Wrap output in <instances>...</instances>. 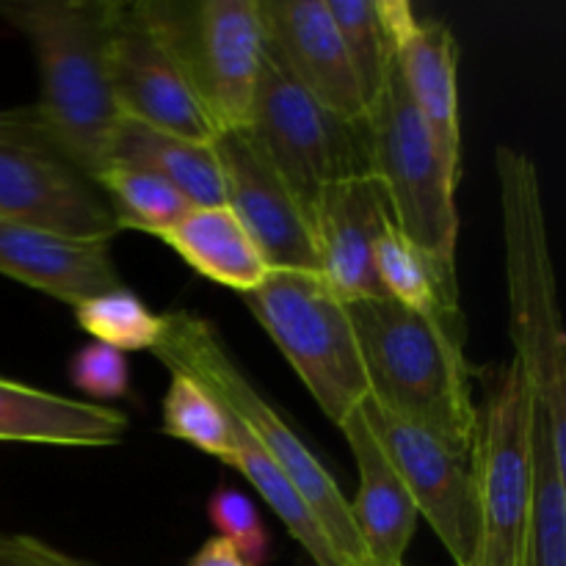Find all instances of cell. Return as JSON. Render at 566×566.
<instances>
[{"label": "cell", "instance_id": "8fae6325", "mask_svg": "<svg viewBox=\"0 0 566 566\" xmlns=\"http://www.w3.org/2000/svg\"><path fill=\"white\" fill-rule=\"evenodd\" d=\"M108 77L119 116L199 144H213L219 136L138 3L114 0L111 6Z\"/></svg>", "mask_w": 566, "mask_h": 566}, {"label": "cell", "instance_id": "7c38bea8", "mask_svg": "<svg viewBox=\"0 0 566 566\" xmlns=\"http://www.w3.org/2000/svg\"><path fill=\"white\" fill-rule=\"evenodd\" d=\"M363 412L412 495L418 517L434 528L457 566H473L479 547V512L470 459L457 457L442 442L403 420L392 418L370 398Z\"/></svg>", "mask_w": 566, "mask_h": 566}, {"label": "cell", "instance_id": "6da1fadb", "mask_svg": "<svg viewBox=\"0 0 566 566\" xmlns=\"http://www.w3.org/2000/svg\"><path fill=\"white\" fill-rule=\"evenodd\" d=\"M370 401L470 459L479 403L464 352V315H423L392 298L346 302Z\"/></svg>", "mask_w": 566, "mask_h": 566}, {"label": "cell", "instance_id": "9a60e30c", "mask_svg": "<svg viewBox=\"0 0 566 566\" xmlns=\"http://www.w3.org/2000/svg\"><path fill=\"white\" fill-rule=\"evenodd\" d=\"M260 11L271 55L287 75L337 119L363 122L368 105L326 0H260Z\"/></svg>", "mask_w": 566, "mask_h": 566}, {"label": "cell", "instance_id": "2e32d148", "mask_svg": "<svg viewBox=\"0 0 566 566\" xmlns=\"http://www.w3.org/2000/svg\"><path fill=\"white\" fill-rule=\"evenodd\" d=\"M387 221L385 199L370 175L348 177L321 191L313 210L318 274L343 302L385 298L376 247Z\"/></svg>", "mask_w": 566, "mask_h": 566}, {"label": "cell", "instance_id": "ac0fdd59", "mask_svg": "<svg viewBox=\"0 0 566 566\" xmlns=\"http://www.w3.org/2000/svg\"><path fill=\"white\" fill-rule=\"evenodd\" d=\"M337 429L346 437L359 473V490L348 506L359 542L374 566H403V556L415 536L418 509L392 468L390 457L376 440L363 407L354 409Z\"/></svg>", "mask_w": 566, "mask_h": 566}, {"label": "cell", "instance_id": "7a4b0ae2", "mask_svg": "<svg viewBox=\"0 0 566 566\" xmlns=\"http://www.w3.org/2000/svg\"><path fill=\"white\" fill-rule=\"evenodd\" d=\"M111 6L114 0L0 3V17L28 39L36 59L39 133L92 182L119 122L108 77Z\"/></svg>", "mask_w": 566, "mask_h": 566}, {"label": "cell", "instance_id": "30bf717a", "mask_svg": "<svg viewBox=\"0 0 566 566\" xmlns=\"http://www.w3.org/2000/svg\"><path fill=\"white\" fill-rule=\"evenodd\" d=\"M0 219L75 241L111 243L114 213L92 180L61 158L33 127L0 142Z\"/></svg>", "mask_w": 566, "mask_h": 566}, {"label": "cell", "instance_id": "7402d4cb", "mask_svg": "<svg viewBox=\"0 0 566 566\" xmlns=\"http://www.w3.org/2000/svg\"><path fill=\"white\" fill-rule=\"evenodd\" d=\"M230 415V412H227ZM232 457L227 459V468L238 470L249 484L258 490V495L269 503L271 512L285 523L287 534L304 547V551L313 556V562L318 566H348L346 558L340 556V551L335 547V542L329 539L326 528L321 525V520L315 517V512L310 509V503L293 490L291 481L276 470V464L271 462L269 453L258 446L252 434L241 426V420L232 418Z\"/></svg>", "mask_w": 566, "mask_h": 566}, {"label": "cell", "instance_id": "1f68e13d", "mask_svg": "<svg viewBox=\"0 0 566 566\" xmlns=\"http://www.w3.org/2000/svg\"><path fill=\"white\" fill-rule=\"evenodd\" d=\"M403 566H407V564H403Z\"/></svg>", "mask_w": 566, "mask_h": 566}, {"label": "cell", "instance_id": "cb8c5ba5", "mask_svg": "<svg viewBox=\"0 0 566 566\" xmlns=\"http://www.w3.org/2000/svg\"><path fill=\"white\" fill-rule=\"evenodd\" d=\"M94 186L108 197L105 202H108L119 230L127 227V230L158 235L191 210V202L175 186L144 169L108 166L99 171Z\"/></svg>", "mask_w": 566, "mask_h": 566}, {"label": "cell", "instance_id": "4316f807", "mask_svg": "<svg viewBox=\"0 0 566 566\" xmlns=\"http://www.w3.org/2000/svg\"><path fill=\"white\" fill-rule=\"evenodd\" d=\"M337 33L343 39L352 70L357 75L365 105L376 99L390 66V42L376 11V0H326Z\"/></svg>", "mask_w": 566, "mask_h": 566}, {"label": "cell", "instance_id": "f1b7e54d", "mask_svg": "<svg viewBox=\"0 0 566 566\" xmlns=\"http://www.w3.org/2000/svg\"><path fill=\"white\" fill-rule=\"evenodd\" d=\"M70 381L92 398V403H108L130 390V365L116 348L88 343L77 348L70 363Z\"/></svg>", "mask_w": 566, "mask_h": 566}, {"label": "cell", "instance_id": "44dd1931", "mask_svg": "<svg viewBox=\"0 0 566 566\" xmlns=\"http://www.w3.org/2000/svg\"><path fill=\"white\" fill-rule=\"evenodd\" d=\"M155 238L175 249L193 271L230 291L252 293L269 276V263L227 205L191 208Z\"/></svg>", "mask_w": 566, "mask_h": 566}, {"label": "cell", "instance_id": "5b68a950", "mask_svg": "<svg viewBox=\"0 0 566 566\" xmlns=\"http://www.w3.org/2000/svg\"><path fill=\"white\" fill-rule=\"evenodd\" d=\"M365 133L368 171L390 224L437 263L457 269L459 175L415 108L392 59L381 92L365 114Z\"/></svg>", "mask_w": 566, "mask_h": 566}, {"label": "cell", "instance_id": "277c9868", "mask_svg": "<svg viewBox=\"0 0 566 566\" xmlns=\"http://www.w3.org/2000/svg\"><path fill=\"white\" fill-rule=\"evenodd\" d=\"M153 354L171 374H182L199 381L232 418L241 420L243 429L269 453L276 470L310 503L348 566H374L359 542L352 506L337 481L318 462V457L293 434L280 412L254 390L252 381L232 359L227 343L221 340L219 329L208 318H199L186 310L166 313L164 332H160V340Z\"/></svg>", "mask_w": 566, "mask_h": 566}, {"label": "cell", "instance_id": "ba28073f", "mask_svg": "<svg viewBox=\"0 0 566 566\" xmlns=\"http://www.w3.org/2000/svg\"><path fill=\"white\" fill-rule=\"evenodd\" d=\"M241 133L287 182L310 216L324 188L370 175L365 119L346 122L321 108L271 55L269 44Z\"/></svg>", "mask_w": 566, "mask_h": 566}, {"label": "cell", "instance_id": "83f0119b", "mask_svg": "<svg viewBox=\"0 0 566 566\" xmlns=\"http://www.w3.org/2000/svg\"><path fill=\"white\" fill-rule=\"evenodd\" d=\"M208 520L219 531L221 539L232 542L249 566L269 562L271 539L260 520L258 506L238 490H219L208 501Z\"/></svg>", "mask_w": 566, "mask_h": 566}, {"label": "cell", "instance_id": "603a6c76", "mask_svg": "<svg viewBox=\"0 0 566 566\" xmlns=\"http://www.w3.org/2000/svg\"><path fill=\"white\" fill-rule=\"evenodd\" d=\"M376 274L387 298L423 315H453L459 307L457 269L437 263L387 221L376 247Z\"/></svg>", "mask_w": 566, "mask_h": 566}, {"label": "cell", "instance_id": "4dcf8cb0", "mask_svg": "<svg viewBox=\"0 0 566 566\" xmlns=\"http://www.w3.org/2000/svg\"><path fill=\"white\" fill-rule=\"evenodd\" d=\"M188 566H249V564L247 558L235 551L232 542L221 539V536H213V539H208L202 547H199V553L188 562Z\"/></svg>", "mask_w": 566, "mask_h": 566}, {"label": "cell", "instance_id": "52a82bcc", "mask_svg": "<svg viewBox=\"0 0 566 566\" xmlns=\"http://www.w3.org/2000/svg\"><path fill=\"white\" fill-rule=\"evenodd\" d=\"M219 133L243 130L265 61L260 0H138Z\"/></svg>", "mask_w": 566, "mask_h": 566}, {"label": "cell", "instance_id": "8992f818", "mask_svg": "<svg viewBox=\"0 0 566 566\" xmlns=\"http://www.w3.org/2000/svg\"><path fill=\"white\" fill-rule=\"evenodd\" d=\"M241 298L332 423L340 426L370 398L346 302L318 271L271 269Z\"/></svg>", "mask_w": 566, "mask_h": 566}, {"label": "cell", "instance_id": "484cf974", "mask_svg": "<svg viewBox=\"0 0 566 566\" xmlns=\"http://www.w3.org/2000/svg\"><path fill=\"white\" fill-rule=\"evenodd\" d=\"M75 324L94 343L116 352H153L164 332V315L153 313L142 298L125 285L99 293L75 307Z\"/></svg>", "mask_w": 566, "mask_h": 566}, {"label": "cell", "instance_id": "5bb4252c", "mask_svg": "<svg viewBox=\"0 0 566 566\" xmlns=\"http://www.w3.org/2000/svg\"><path fill=\"white\" fill-rule=\"evenodd\" d=\"M392 61L448 166L462 175L459 44L442 20H420L407 0H376Z\"/></svg>", "mask_w": 566, "mask_h": 566}, {"label": "cell", "instance_id": "f546056e", "mask_svg": "<svg viewBox=\"0 0 566 566\" xmlns=\"http://www.w3.org/2000/svg\"><path fill=\"white\" fill-rule=\"evenodd\" d=\"M0 566H44V542L28 534H0Z\"/></svg>", "mask_w": 566, "mask_h": 566}, {"label": "cell", "instance_id": "d6986e66", "mask_svg": "<svg viewBox=\"0 0 566 566\" xmlns=\"http://www.w3.org/2000/svg\"><path fill=\"white\" fill-rule=\"evenodd\" d=\"M127 415L108 403L77 401L0 376V442L99 448L127 434Z\"/></svg>", "mask_w": 566, "mask_h": 566}, {"label": "cell", "instance_id": "e0dca14e", "mask_svg": "<svg viewBox=\"0 0 566 566\" xmlns=\"http://www.w3.org/2000/svg\"><path fill=\"white\" fill-rule=\"evenodd\" d=\"M0 274L77 307L122 287L108 243L75 241L0 219Z\"/></svg>", "mask_w": 566, "mask_h": 566}, {"label": "cell", "instance_id": "4fadbf2b", "mask_svg": "<svg viewBox=\"0 0 566 566\" xmlns=\"http://www.w3.org/2000/svg\"><path fill=\"white\" fill-rule=\"evenodd\" d=\"M224 177V205L260 249L269 269L318 271L313 216L287 182L260 158L241 130L213 142Z\"/></svg>", "mask_w": 566, "mask_h": 566}, {"label": "cell", "instance_id": "d4e9b609", "mask_svg": "<svg viewBox=\"0 0 566 566\" xmlns=\"http://www.w3.org/2000/svg\"><path fill=\"white\" fill-rule=\"evenodd\" d=\"M164 434L199 448L221 464L232 457V426L227 409L199 381L171 374L164 396Z\"/></svg>", "mask_w": 566, "mask_h": 566}, {"label": "cell", "instance_id": "3957f363", "mask_svg": "<svg viewBox=\"0 0 566 566\" xmlns=\"http://www.w3.org/2000/svg\"><path fill=\"white\" fill-rule=\"evenodd\" d=\"M495 169L514 363L528 385L531 403L547 420L553 442L566 453V332L539 171L528 155L509 144L497 147Z\"/></svg>", "mask_w": 566, "mask_h": 566}, {"label": "cell", "instance_id": "ffe728a7", "mask_svg": "<svg viewBox=\"0 0 566 566\" xmlns=\"http://www.w3.org/2000/svg\"><path fill=\"white\" fill-rule=\"evenodd\" d=\"M125 166L158 175L175 186L191 208L224 205V177L213 144H199L158 127L119 116L105 149V166Z\"/></svg>", "mask_w": 566, "mask_h": 566}, {"label": "cell", "instance_id": "9c48e42d", "mask_svg": "<svg viewBox=\"0 0 566 566\" xmlns=\"http://www.w3.org/2000/svg\"><path fill=\"white\" fill-rule=\"evenodd\" d=\"M470 470L479 512L473 566H523L534 464L531 392L514 359L497 365L486 376Z\"/></svg>", "mask_w": 566, "mask_h": 566}]
</instances>
